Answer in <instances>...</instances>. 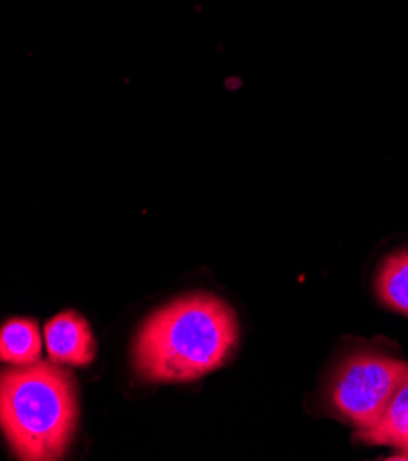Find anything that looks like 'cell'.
<instances>
[{
    "label": "cell",
    "mask_w": 408,
    "mask_h": 461,
    "mask_svg": "<svg viewBox=\"0 0 408 461\" xmlns=\"http://www.w3.org/2000/svg\"><path fill=\"white\" fill-rule=\"evenodd\" d=\"M238 342L234 311L212 294H192L151 314L134 342L148 381H194L226 362Z\"/></svg>",
    "instance_id": "6da1fadb"
},
{
    "label": "cell",
    "mask_w": 408,
    "mask_h": 461,
    "mask_svg": "<svg viewBox=\"0 0 408 461\" xmlns=\"http://www.w3.org/2000/svg\"><path fill=\"white\" fill-rule=\"evenodd\" d=\"M77 420L70 375L47 362L0 372V429L19 459L65 456Z\"/></svg>",
    "instance_id": "7a4b0ae2"
},
{
    "label": "cell",
    "mask_w": 408,
    "mask_h": 461,
    "mask_svg": "<svg viewBox=\"0 0 408 461\" xmlns=\"http://www.w3.org/2000/svg\"><path fill=\"white\" fill-rule=\"evenodd\" d=\"M408 374V364L392 357L365 353L349 357L330 388V402L340 418L357 429V434L377 425Z\"/></svg>",
    "instance_id": "3957f363"
},
{
    "label": "cell",
    "mask_w": 408,
    "mask_h": 461,
    "mask_svg": "<svg viewBox=\"0 0 408 461\" xmlns=\"http://www.w3.org/2000/svg\"><path fill=\"white\" fill-rule=\"evenodd\" d=\"M44 342L49 355L58 364L85 366L93 362L96 353L95 337L86 320L74 311H67L52 318L44 328Z\"/></svg>",
    "instance_id": "277c9868"
},
{
    "label": "cell",
    "mask_w": 408,
    "mask_h": 461,
    "mask_svg": "<svg viewBox=\"0 0 408 461\" xmlns=\"http://www.w3.org/2000/svg\"><path fill=\"white\" fill-rule=\"evenodd\" d=\"M368 445H386L397 450V459H408V374L390 399L383 418L367 432L357 434Z\"/></svg>",
    "instance_id": "5b68a950"
},
{
    "label": "cell",
    "mask_w": 408,
    "mask_h": 461,
    "mask_svg": "<svg viewBox=\"0 0 408 461\" xmlns=\"http://www.w3.org/2000/svg\"><path fill=\"white\" fill-rule=\"evenodd\" d=\"M41 331L33 320L15 318L6 321L0 330V360L24 366L39 360L41 355Z\"/></svg>",
    "instance_id": "8992f818"
},
{
    "label": "cell",
    "mask_w": 408,
    "mask_h": 461,
    "mask_svg": "<svg viewBox=\"0 0 408 461\" xmlns=\"http://www.w3.org/2000/svg\"><path fill=\"white\" fill-rule=\"evenodd\" d=\"M376 289L386 307L408 316V250H399L383 261Z\"/></svg>",
    "instance_id": "52a82bcc"
}]
</instances>
